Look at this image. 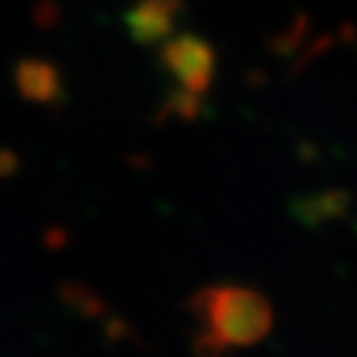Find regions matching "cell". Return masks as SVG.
I'll list each match as a JSON object with an SVG mask.
<instances>
[{
    "label": "cell",
    "mask_w": 357,
    "mask_h": 357,
    "mask_svg": "<svg viewBox=\"0 0 357 357\" xmlns=\"http://www.w3.org/2000/svg\"><path fill=\"white\" fill-rule=\"evenodd\" d=\"M16 169V153L11 151H0V178H8Z\"/></svg>",
    "instance_id": "6"
},
{
    "label": "cell",
    "mask_w": 357,
    "mask_h": 357,
    "mask_svg": "<svg viewBox=\"0 0 357 357\" xmlns=\"http://www.w3.org/2000/svg\"><path fill=\"white\" fill-rule=\"evenodd\" d=\"M185 11L183 0H135L125 13V26L135 45L153 48L172 40L178 19Z\"/></svg>",
    "instance_id": "3"
},
{
    "label": "cell",
    "mask_w": 357,
    "mask_h": 357,
    "mask_svg": "<svg viewBox=\"0 0 357 357\" xmlns=\"http://www.w3.org/2000/svg\"><path fill=\"white\" fill-rule=\"evenodd\" d=\"M202 112H204V98H199V96H191V93H185V90L175 88L165 98V103H162L159 119L175 116V119H183V122H193V119L202 116Z\"/></svg>",
    "instance_id": "5"
},
{
    "label": "cell",
    "mask_w": 357,
    "mask_h": 357,
    "mask_svg": "<svg viewBox=\"0 0 357 357\" xmlns=\"http://www.w3.org/2000/svg\"><path fill=\"white\" fill-rule=\"evenodd\" d=\"M159 61L167 75L175 77L180 90L204 98L217 75V51L215 45L202 35L183 32L167 40L159 51Z\"/></svg>",
    "instance_id": "2"
},
{
    "label": "cell",
    "mask_w": 357,
    "mask_h": 357,
    "mask_svg": "<svg viewBox=\"0 0 357 357\" xmlns=\"http://www.w3.org/2000/svg\"><path fill=\"white\" fill-rule=\"evenodd\" d=\"M188 310L202 326L196 336L202 357H222L228 349L255 347L273 328L268 296L246 286H204L188 299Z\"/></svg>",
    "instance_id": "1"
},
{
    "label": "cell",
    "mask_w": 357,
    "mask_h": 357,
    "mask_svg": "<svg viewBox=\"0 0 357 357\" xmlns=\"http://www.w3.org/2000/svg\"><path fill=\"white\" fill-rule=\"evenodd\" d=\"M13 85L19 90V96L29 103H40V106H53L64 98V77L61 69L48 61V59H38L29 56L22 59L13 66Z\"/></svg>",
    "instance_id": "4"
}]
</instances>
